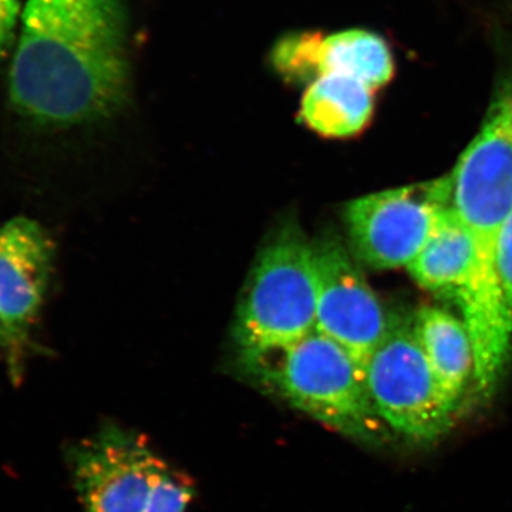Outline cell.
<instances>
[{
    "label": "cell",
    "instance_id": "16",
    "mask_svg": "<svg viewBox=\"0 0 512 512\" xmlns=\"http://www.w3.org/2000/svg\"><path fill=\"white\" fill-rule=\"evenodd\" d=\"M19 16L18 0H0V59L5 55L15 37Z\"/></svg>",
    "mask_w": 512,
    "mask_h": 512
},
{
    "label": "cell",
    "instance_id": "7",
    "mask_svg": "<svg viewBox=\"0 0 512 512\" xmlns=\"http://www.w3.org/2000/svg\"><path fill=\"white\" fill-rule=\"evenodd\" d=\"M70 470L84 512H144L170 466L146 437L106 424L70 450Z\"/></svg>",
    "mask_w": 512,
    "mask_h": 512
},
{
    "label": "cell",
    "instance_id": "3",
    "mask_svg": "<svg viewBox=\"0 0 512 512\" xmlns=\"http://www.w3.org/2000/svg\"><path fill=\"white\" fill-rule=\"evenodd\" d=\"M254 372L293 407L356 443L382 446L392 433L373 406L365 369L316 329Z\"/></svg>",
    "mask_w": 512,
    "mask_h": 512
},
{
    "label": "cell",
    "instance_id": "2",
    "mask_svg": "<svg viewBox=\"0 0 512 512\" xmlns=\"http://www.w3.org/2000/svg\"><path fill=\"white\" fill-rule=\"evenodd\" d=\"M450 174L451 204L476 244L473 274L456 302L468 319H495L505 312L495 242L512 211V80L495 94L480 131Z\"/></svg>",
    "mask_w": 512,
    "mask_h": 512
},
{
    "label": "cell",
    "instance_id": "1",
    "mask_svg": "<svg viewBox=\"0 0 512 512\" xmlns=\"http://www.w3.org/2000/svg\"><path fill=\"white\" fill-rule=\"evenodd\" d=\"M131 93L124 0H28L9 73L10 103L36 126L110 119Z\"/></svg>",
    "mask_w": 512,
    "mask_h": 512
},
{
    "label": "cell",
    "instance_id": "10",
    "mask_svg": "<svg viewBox=\"0 0 512 512\" xmlns=\"http://www.w3.org/2000/svg\"><path fill=\"white\" fill-rule=\"evenodd\" d=\"M272 69L286 83L308 86L326 74H343L372 90L390 82L394 59L384 37L366 29L325 35L312 30L285 33L272 47Z\"/></svg>",
    "mask_w": 512,
    "mask_h": 512
},
{
    "label": "cell",
    "instance_id": "13",
    "mask_svg": "<svg viewBox=\"0 0 512 512\" xmlns=\"http://www.w3.org/2000/svg\"><path fill=\"white\" fill-rule=\"evenodd\" d=\"M375 110V90L353 77L326 74L306 86L299 117L323 137L359 134Z\"/></svg>",
    "mask_w": 512,
    "mask_h": 512
},
{
    "label": "cell",
    "instance_id": "4",
    "mask_svg": "<svg viewBox=\"0 0 512 512\" xmlns=\"http://www.w3.org/2000/svg\"><path fill=\"white\" fill-rule=\"evenodd\" d=\"M316 329L312 242L295 224L279 229L259 255L235 319L234 339L249 370Z\"/></svg>",
    "mask_w": 512,
    "mask_h": 512
},
{
    "label": "cell",
    "instance_id": "6",
    "mask_svg": "<svg viewBox=\"0 0 512 512\" xmlns=\"http://www.w3.org/2000/svg\"><path fill=\"white\" fill-rule=\"evenodd\" d=\"M451 194L448 174L353 200L345 210L352 255L377 271L407 268L451 205Z\"/></svg>",
    "mask_w": 512,
    "mask_h": 512
},
{
    "label": "cell",
    "instance_id": "5",
    "mask_svg": "<svg viewBox=\"0 0 512 512\" xmlns=\"http://www.w3.org/2000/svg\"><path fill=\"white\" fill-rule=\"evenodd\" d=\"M365 373L373 406L392 433L424 446L450 430L457 412L441 392L413 319L392 315Z\"/></svg>",
    "mask_w": 512,
    "mask_h": 512
},
{
    "label": "cell",
    "instance_id": "14",
    "mask_svg": "<svg viewBox=\"0 0 512 512\" xmlns=\"http://www.w3.org/2000/svg\"><path fill=\"white\" fill-rule=\"evenodd\" d=\"M194 497L188 478L168 467L158 481L144 512H185Z\"/></svg>",
    "mask_w": 512,
    "mask_h": 512
},
{
    "label": "cell",
    "instance_id": "15",
    "mask_svg": "<svg viewBox=\"0 0 512 512\" xmlns=\"http://www.w3.org/2000/svg\"><path fill=\"white\" fill-rule=\"evenodd\" d=\"M495 269L512 323V211L501 225L495 242Z\"/></svg>",
    "mask_w": 512,
    "mask_h": 512
},
{
    "label": "cell",
    "instance_id": "11",
    "mask_svg": "<svg viewBox=\"0 0 512 512\" xmlns=\"http://www.w3.org/2000/svg\"><path fill=\"white\" fill-rule=\"evenodd\" d=\"M413 325L441 392L457 412L474 380V349L466 322L446 309L424 306Z\"/></svg>",
    "mask_w": 512,
    "mask_h": 512
},
{
    "label": "cell",
    "instance_id": "12",
    "mask_svg": "<svg viewBox=\"0 0 512 512\" xmlns=\"http://www.w3.org/2000/svg\"><path fill=\"white\" fill-rule=\"evenodd\" d=\"M474 259V239L451 204L441 211L430 238L407 271L421 288L456 301L470 281Z\"/></svg>",
    "mask_w": 512,
    "mask_h": 512
},
{
    "label": "cell",
    "instance_id": "9",
    "mask_svg": "<svg viewBox=\"0 0 512 512\" xmlns=\"http://www.w3.org/2000/svg\"><path fill=\"white\" fill-rule=\"evenodd\" d=\"M316 330L343 346L366 369L392 315L367 282L352 252L332 235L312 242Z\"/></svg>",
    "mask_w": 512,
    "mask_h": 512
},
{
    "label": "cell",
    "instance_id": "8",
    "mask_svg": "<svg viewBox=\"0 0 512 512\" xmlns=\"http://www.w3.org/2000/svg\"><path fill=\"white\" fill-rule=\"evenodd\" d=\"M53 251L36 221L19 217L0 225V350L13 383L25 372L33 326L52 274Z\"/></svg>",
    "mask_w": 512,
    "mask_h": 512
}]
</instances>
